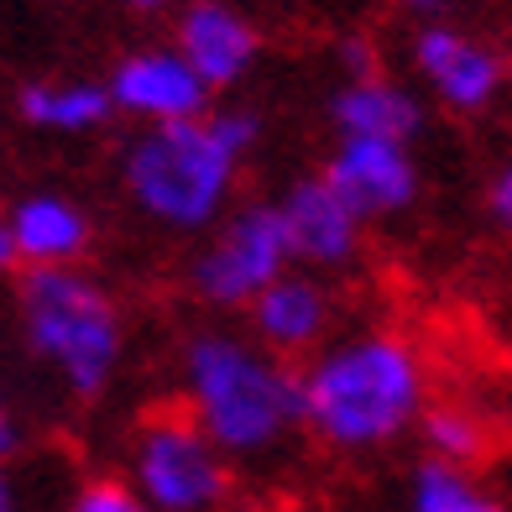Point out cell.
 <instances>
[{"label":"cell","instance_id":"6da1fadb","mask_svg":"<svg viewBox=\"0 0 512 512\" xmlns=\"http://www.w3.org/2000/svg\"><path fill=\"white\" fill-rule=\"evenodd\" d=\"M304 429L335 455H377L418 429L429 408V361L403 330L330 335L298 366Z\"/></svg>","mask_w":512,"mask_h":512},{"label":"cell","instance_id":"7a4b0ae2","mask_svg":"<svg viewBox=\"0 0 512 512\" xmlns=\"http://www.w3.org/2000/svg\"><path fill=\"white\" fill-rule=\"evenodd\" d=\"M262 110L215 105L173 126H136L121 147V189L157 230L204 236L230 204L251 152L262 147Z\"/></svg>","mask_w":512,"mask_h":512},{"label":"cell","instance_id":"3957f363","mask_svg":"<svg viewBox=\"0 0 512 512\" xmlns=\"http://www.w3.org/2000/svg\"><path fill=\"white\" fill-rule=\"evenodd\" d=\"M183 413L215 439L220 455L236 465H262L293 445L304 429V392L298 366L262 351L246 330L230 324H199L178 351Z\"/></svg>","mask_w":512,"mask_h":512},{"label":"cell","instance_id":"277c9868","mask_svg":"<svg viewBox=\"0 0 512 512\" xmlns=\"http://www.w3.org/2000/svg\"><path fill=\"white\" fill-rule=\"evenodd\" d=\"M27 351L58 371L79 403L105 398L126 356V314L115 293L84 267H27L16 283Z\"/></svg>","mask_w":512,"mask_h":512},{"label":"cell","instance_id":"5b68a950","mask_svg":"<svg viewBox=\"0 0 512 512\" xmlns=\"http://www.w3.org/2000/svg\"><path fill=\"white\" fill-rule=\"evenodd\" d=\"M126 481L152 512H220L236 492V471L189 413H152L131 434Z\"/></svg>","mask_w":512,"mask_h":512},{"label":"cell","instance_id":"8992f818","mask_svg":"<svg viewBox=\"0 0 512 512\" xmlns=\"http://www.w3.org/2000/svg\"><path fill=\"white\" fill-rule=\"evenodd\" d=\"M288 267H293V251H288L277 199H246V204H230L204 230V246L189 262V293L204 309L246 314L251 298L267 283H277Z\"/></svg>","mask_w":512,"mask_h":512},{"label":"cell","instance_id":"52a82bcc","mask_svg":"<svg viewBox=\"0 0 512 512\" xmlns=\"http://www.w3.org/2000/svg\"><path fill=\"white\" fill-rule=\"evenodd\" d=\"M408 63L439 110L476 121L507 100V53L460 21H424L408 37Z\"/></svg>","mask_w":512,"mask_h":512},{"label":"cell","instance_id":"ba28073f","mask_svg":"<svg viewBox=\"0 0 512 512\" xmlns=\"http://www.w3.org/2000/svg\"><path fill=\"white\" fill-rule=\"evenodd\" d=\"M105 95L115 115H126L136 126H173V121H194V115L215 110V89L194 74L173 42L126 48L105 74Z\"/></svg>","mask_w":512,"mask_h":512},{"label":"cell","instance_id":"9c48e42d","mask_svg":"<svg viewBox=\"0 0 512 512\" xmlns=\"http://www.w3.org/2000/svg\"><path fill=\"white\" fill-rule=\"evenodd\" d=\"M324 183L356 209L366 225L403 220L424 199V168L408 142H371V136H335L324 157Z\"/></svg>","mask_w":512,"mask_h":512},{"label":"cell","instance_id":"30bf717a","mask_svg":"<svg viewBox=\"0 0 512 512\" xmlns=\"http://www.w3.org/2000/svg\"><path fill=\"white\" fill-rule=\"evenodd\" d=\"M277 215H283V230H288L293 267L335 277V272H351L361 262L366 220L324 183V173H298L277 194Z\"/></svg>","mask_w":512,"mask_h":512},{"label":"cell","instance_id":"8fae6325","mask_svg":"<svg viewBox=\"0 0 512 512\" xmlns=\"http://www.w3.org/2000/svg\"><path fill=\"white\" fill-rule=\"evenodd\" d=\"M335 314H340V304H335L330 277L288 267L277 283H267L251 298L246 335L283 361H309L319 345L335 335Z\"/></svg>","mask_w":512,"mask_h":512},{"label":"cell","instance_id":"7c38bea8","mask_svg":"<svg viewBox=\"0 0 512 512\" xmlns=\"http://www.w3.org/2000/svg\"><path fill=\"white\" fill-rule=\"evenodd\" d=\"M173 48L215 95H225L262 58V27L241 0H178Z\"/></svg>","mask_w":512,"mask_h":512},{"label":"cell","instance_id":"4fadbf2b","mask_svg":"<svg viewBox=\"0 0 512 512\" xmlns=\"http://www.w3.org/2000/svg\"><path fill=\"white\" fill-rule=\"evenodd\" d=\"M21 267H79L95 246V215L58 189L21 194L6 215Z\"/></svg>","mask_w":512,"mask_h":512},{"label":"cell","instance_id":"5bb4252c","mask_svg":"<svg viewBox=\"0 0 512 512\" xmlns=\"http://www.w3.org/2000/svg\"><path fill=\"white\" fill-rule=\"evenodd\" d=\"M429 110L418 100V89L392 79V74H361V79H340L330 95V126L335 136H371V142H408L424 131Z\"/></svg>","mask_w":512,"mask_h":512},{"label":"cell","instance_id":"9a60e30c","mask_svg":"<svg viewBox=\"0 0 512 512\" xmlns=\"http://www.w3.org/2000/svg\"><path fill=\"white\" fill-rule=\"evenodd\" d=\"M16 115L32 131L53 136H89L115 121L105 79H32L16 89Z\"/></svg>","mask_w":512,"mask_h":512},{"label":"cell","instance_id":"2e32d148","mask_svg":"<svg viewBox=\"0 0 512 512\" xmlns=\"http://www.w3.org/2000/svg\"><path fill=\"white\" fill-rule=\"evenodd\" d=\"M418 439H424V455L429 460H445L460 465V471H476V465L492 455V424L465 408V403H429L424 418H418Z\"/></svg>","mask_w":512,"mask_h":512},{"label":"cell","instance_id":"e0dca14e","mask_svg":"<svg viewBox=\"0 0 512 512\" xmlns=\"http://www.w3.org/2000/svg\"><path fill=\"white\" fill-rule=\"evenodd\" d=\"M403 512H512V507L497 492H486L471 471L424 455L408 476V507Z\"/></svg>","mask_w":512,"mask_h":512},{"label":"cell","instance_id":"ac0fdd59","mask_svg":"<svg viewBox=\"0 0 512 512\" xmlns=\"http://www.w3.org/2000/svg\"><path fill=\"white\" fill-rule=\"evenodd\" d=\"M63 512H152V507L136 497V486L126 476H84L74 486V497L63 502Z\"/></svg>","mask_w":512,"mask_h":512},{"label":"cell","instance_id":"d6986e66","mask_svg":"<svg viewBox=\"0 0 512 512\" xmlns=\"http://www.w3.org/2000/svg\"><path fill=\"white\" fill-rule=\"evenodd\" d=\"M481 204H486V220H492V225L502 230V236L512 241V157L492 168V178H486V194H481Z\"/></svg>","mask_w":512,"mask_h":512},{"label":"cell","instance_id":"ffe728a7","mask_svg":"<svg viewBox=\"0 0 512 512\" xmlns=\"http://www.w3.org/2000/svg\"><path fill=\"white\" fill-rule=\"evenodd\" d=\"M340 68H345V79L377 74V48H371L366 37H345V42H340Z\"/></svg>","mask_w":512,"mask_h":512},{"label":"cell","instance_id":"44dd1931","mask_svg":"<svg viewBox=\"0 0 512 512\" xmlns=\"http://www.w3.org/2000/svg\"><path fill=\"white\" fill-rule=\"evenodd\" d=\"M398 16H408L413 27H424V21H450V11H455V0H387Z\"/></svg>","mask_w":512,"mask_h":512},{"label":"cell","instance_id":"7402d4cb","mask_svg":"<svg viewBox=\"0 0 512 512\" xmlns=\"http://www.w3.org/2000/svg\"><path fill=\"white\" fill-rule=\"evenodd\" d=\"M21 450V424H16V413L0 403V465H11Z\"/></svg>","mask_w":512,"mask_h":512},{"label":"cell","instance_id":"603a6c76","mask_svg":"<svg viewBox=\"0 0 512 512\" xmlns=\"http://www.w3.org/2000/svg\"><path fill=\"white\" fill-rule=\"evenodd\" d=\"M11 267H21V262H16V246H11V230H6V215H0V277H6Z\"/></svg>","mask_w":512,"mask_h":512},{"label":"cell","instance_id":"cb8c5ba5","mask_svg":"<svg viewBox=\"0 0 512 512\" xmlns=\"http://www.w3.org/2000/svg\"><path fill=\"white\" fill-rule=\"evenodd\" d=\"M0 512H16V476H11V465H0Z\"/></svg>","mask_w":512,"mask_h":512},{"label":"cell","instance_id":"d4e9b609","mask_svg":"<svg viewBox=\"0 0 512 512\" xmlns=\"http://www.w3.org/2000/svg\"><path fill=\"white\" fill-rule=\"evenodd\" d=\"M126 11H136V16H157V11H173L178 0H121Z\"/></svg>","mask_w":512,"mask_h":512},{"label":"cell","instance_id":"484cf974","mask_svg":"<svg viewBox=\"0 0 512 512\" xmlns=\"http://www.w3.org/2000/svg\"><path fill=\"white\" fill-rule=\"evenodd\" d=\"M507 95H512V58H507Z\"/></svg>","mask_w":512,"mask_h":512}]
</instances>
